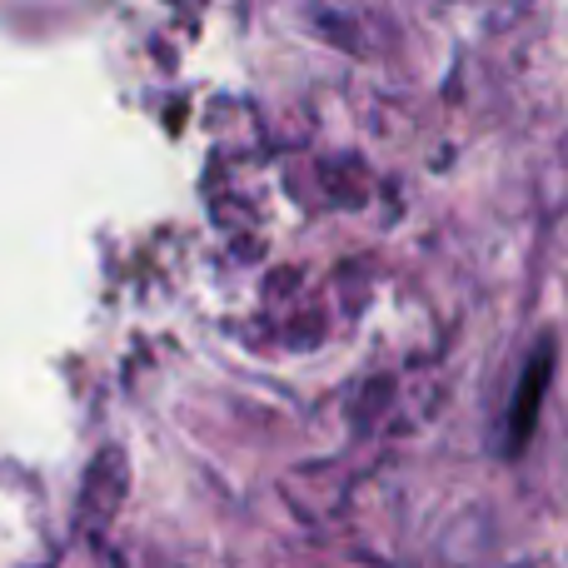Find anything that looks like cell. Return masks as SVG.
Returning <instances> with one entry per match:
<instances>
[{
    "mask_svg": "<svg viewBox=\"0 0 568 568\" xmlns=\"http://www.w3.org/2000/svg\"><path fill=\"white\" fill-rule=\"evenodd\" d=\"M549 379H554V339H539V349L529 354L519 374V389H514V404H509V424H504V454L519 459L534 439V424H539V409H544V394H549Z\"/></svg>",
    "mask_w": 568,
    "mask_h": 568,
    "instance_id": "1",
    "label": "cell"
}]
</instances>
